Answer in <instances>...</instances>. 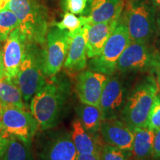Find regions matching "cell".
<instances>
[{
    "label": "cell",
    "instance_id": "1",
    "mask_svg": "<svg viewBox=\"0 0 160 160\" xmlns=\"http://www.w3.org/2000/svg\"><path fill=\"white\" fill-rule=\"evenodd\" d=\"M70 91L68 80L56 75L50 77L45 85L33 96L30 109L40 130L48 131L60 122Z\"/></svg>",
    "mask_w": 160,
    "mask_h": 160
},
{
    "label": "cell",
    "instance_id": "2",
    "mask_svg": "<svg viewBox=\"0 0 160 160\" xmlns=\"http://www.w3.org/2000/svg\"><path fill=\"white\" fill-rule=\"evenodd\" d=\"M8 8L19 20V29L28 42L43 46L48 32L47 8L38 0H11Z\"/></svg>",
    "mask_w": 160,
    "mask_h": 160
},
{
    "label": "cell",
    "instance_id": "3",
    "mask_svg": "<svg viewBox=\"0 0 160 160\" xmlns=\"http://www.w3.org/2000/svg\"><path fill=\"white\" fill-rule=\"evenodd\" d=\"M156 5L153 0H125L120 20L131 41L150 43L153 39L157 29Z\"/></svg>",
    "mask_w": 160,
    "mask_h": 160
},
{
    "label": "cell",
    "instance_id": "4",
    "mask_svg": "<svg viewBox=\"0 0 160 160\" xmlns=\"http://www.w3.org/2000/svg\"><path fill=\"white\" fill-rule=\"evenodd\" d=\"M158 91L157 81L149 76L141 80L128 93L121 117L131 129L147 127L150 110Z\"/></svg>",
    "mask_w": 160,
    "mask_h": 160
},
{
    "label": "cell",
    "instance_id": "5",
    "mask_svg": "<svg viewBox=\"0 0 160 160\" xmlns=\"http://www.w3.org/2000/svg\"><path fill=\"white\" fill-rule=\"evenodd\" d=\"M45 70V50L42 46L28 42L16 79L25 103L32 98L46 82Z\"/></svg>",
    "mask_w": 160,
    "mask_h": 160
},
{
    "label": "cell",
    "instance_id": "6",
    "mask_svg": "<svg viewBox=\"0 0 160 160\" xmlns=\"http://www.w3.org/2000/svg\"><path fill=\"white\" fill-rule=\"evenodd\" d=\"M131 41L127 28L119 19L101 53L89 62L90 69L108 76L113 75L117 71L118 60Z\"/></svg>",
    "mask_w": 160,
    "mask_h": 160
},
{
    "label": "cell",
    "instance_id": "7",
    "mask_svg": "<svg viewBox=\"0 0 160 160\" xmlns=\"http://www.w3.org/2000/svg\"><path fill=\"white\" fill-rule=\"evenodd\" d=\"M38 128L37 120L26 109L11 105L2 106L0 131L5 138L17 137L31 146Z\"/></svg>",
    "mask_w": 160,
    "mask_h": 160
},
{
    "label": "cell",
    "instance_id": "8",
    "mask_svg": "<svg viewBox=\"0 0 160 160\" xmlns=\"http://www.w3.org/2000/svg\"><path fill=\"white\" fill-rule=\"evenodd\" d=\"M160 55L149 43L131 41L118 60L117 70L122 73L156 71Z\"/></svg>",
    "mask_w": 160,
    "mask_h": 160
},
{
    "label": "cell",
    "instance_id": "9",
    "mask_svg": "<svg viewBox=\"0 0 160 160\" xmlns=\"http://www.w3.org/2000/svg\"><path fill=\"white\" fill-rule=\"evenodd\" d=\"M71 37L69 32L53 27L48 32L45 50V70L47 77L59 73L68 53Z\"/></svg>",
    "mask_w": 160,
    "mask_h": 160
},
{
    "label": "cell",
    "instance_id": "10",
    "mask_svg": "<svg viewBox=\"0 0 160 160\" xmlns=\"http://www.w3.org/2000/svg\"><path fill=\"white\" fill-rule=\"evenodd\" d=\"M128 93L125 85L118 77L109 76L99 102L103 120L117 118L125 106Z\"/></svg>",
    "mask_w": 160,
    "mask_h": 160
},
{
    "label": "cell",
    "instance_id": "11",
    "mask_svg": "<svg viewBox=\"0 0 160 160\" xmlns=\"http://www.w3.org/2000/svg\"><path fill=\"white\" fill-rule=\"evenodd\" d=\"M27 43V39L19 28L10 33L2 50L4 77L16 81Z\"/></svg>",
    "mask_w": 160,
    "mask_h": 160
},
{
    "label": "cell",
    "instance_id": "12",
    "mask_svg": "<svg viewBox=\"0 0 160 160\" xmlns=\"http://www.w3.org/2000/svg\"><path fill=\"white\" fill-rule=\"evenodd\" d=\"M78 152L68 131H57L44 142L40 150L42 160H78Z\"/></svg>",
    "mask_w": 160,
    "mask_h": 160
},
{
    "label": "cell",
    "instance_id": "13",
    "mask_svg": "<svg viewBox=\"0 0 160 160\" xmlns=\"http://www.w3.org/2000/svg\"><path fill=\"white\" fill-rule=\"evenodd\" d=\"M83 15L79 19L82 26L119 20L125 0H88Z\"/></svg>",
    "mask_w": 160,
    "mask_h": 160
},
{
    "label": "cell",
    "instance_id": "14",
    "mask_svg": "<svg viewBox=\"0 0 160 160\" xmlns=\"http://www.w3.org/2000/svg\"><path fill=\"white\" fill-rule=\"evenodd\" d=\"M109 76L86 70L79 73L77 79L76 91L82 103L99 105L100 98Z\"/></svg>",
    "mask_w": 160,
    "mask_h": 160
},
{
    "label": "cell",
    "instance_id": "15",
    "mask_svg": "<svg viewBox=\"0 0 160 160\" xmlns=\"http://www.w3.org/2000/svg\"><path fill=\"white\" fill-rule=\"evenodd\" d=\"M99 132L106 145L126 152H131L134 136L133 131L124 121L117 118L103 120Z\"/></svg>",
    "mask_w": 160,
    "mask_h": 160
},
{
    "label": "cell",
    "instance_id": "16",
    "mask_svg": "<svg viewBox=\"0 0 160 160\" xmlns=\"http://www.w3.org/2000/svg\"><path fill=\"white\" fill-rule=\"evenodd\" d=\"M87 30L88 25H85L74 33H69L71 42L64 67L66 70L73 73L83 71L87 66Z\"/></svg>",
    "mask_w": 160,
    "mask_h": 160
},
{
    "label": "cell",
    "instance_id": "17",
    "mask_svg": "<svg viewBox=\"0 0 160 160\" xmlns=\"http://www.w3.org/2000/svg\"><path fill=\"white\" fill-rule=\"evenodd\" d=\"M119 20L108 22L88 25L86 35V51L89 59L97 57L101 53L104 45L117 27Z\"/></svg>",
    "mask_w": 160,
    "mask_h": 160
},
{
    "label": "cell",
    "instance_id": "18",
    "mask_svg": "<svg viewBox=\"0 0 160 160\" xmlns=\"http://www.w3.org/2000/svg\"><path fill=\"white\" fill-rule=\"evenodd\" d=\"M71 134L78 154L101 153L103 146L100 144L97 135H93L86 131L79 119H76L73 122Z\"/></svg>",
    "mask_w": 160,
    "mask_h": 160
},
{
    "label": "cell",
    "instance_id": "19",
    "mask_svg": "<svg viewBox=\"0 0 160 160\" xmlns=\"http://www.w3.org/2000/svg\"><path fill=\"white\" fill-rule=\"evenodd\" d=\"M133 131L131 154L136 160H150L152 158L154 131L148 127L137 128Z\"/></svg>",
    "mask_w": 160,
    "mask_h": 160
},
{
    "label": "cell",
    "instance_id": "20",
    "mask_svg": "<svg viewBox=\"0 0 160 160\" xmlns=\"http://www.w3.org/2000/svg\"><path fill=\"white\" fill-rule=\"evenodd\" d=\"M23 97L15 80L4 77L0 79V104L26 109Z\"/></svg>",
    "mask_w": 160,
    "mask_h": 160
},
{
    "label": "cell",
    "instance_id": "21",
    "mask_svg": "<svg viewBox=\"0 0 160 160\" xmlns=\"http://www.w3.org/2000/svg\"><path fill=\"white\" fill-rule=\"evenodd\" d=\"M80 122L86 131L93 135H97L103 121L102 113L99 106L83 104L78 108Z\"/></svg>",
    "mask_w": 160,
    "mask_h": 160
},
{
    "label": "cell",
    "instance_id": "22",
    "mask_svg": "<svg viewBox=\"0 0 160 160\" xmlns=\"http://www.w3.org/2000/svg\"><path fill=\"white\" fill-rule=\"evenodd\" d=\"M30 147L18 138L10 137L2 157V160H33Z\"/></svg>",
    "mask_w": 160,
    "mask_h": 160
},
{
    "label": "cell",
    "instance_id": "23",
    "mask_svg": "<svg viewBox=\"0 0 160 160\" xmlns=\"http://www.w3.org/2000/svg\"><path fill=\"white\" fill-rule=\"evenodd\" d=\"M19 20L11 10L8 8L0 11V42H5L13 30L19 28Z\"/></svg>",
    "mask_w": 160,
    "mask_h": 160
},
{
    "label": "cell",
    "instance_id": "24",
    "mask_svg": "<svg viewBox=\"0 0 160 160\" xmlns=\"http://www.w3.org/2000/svg\"><path fill=\"white\" fill-rule=\"evenodd\" d=\"M53 25L61 30H66L69 33H74L82 27L79 17H77L75 14L70 12H67L64 15L62 21L53 23Z\"/></svg>",
    "mask_w": 160,
    "mask_h": 160
},
{
    "label": "cell",
    "instance_id": "25",
    "mask_svg": "<svg viewBox=\"0 0 160 160\" xmlns=\"http://www.w3.org/2000/svg\"><path fill=\"white\" fill-rule=\"evenodd\" d=\"M130 154V152L105 144L102 148L100 156L101 160H128Z\"/></svg>",
    "mask_w": 160,
    "mask_h": 160
},
{
    "label": "cell",
    "instance_id": "26",
    "mask_svg": "<svg viewBox=\"0 0 160 160\" xmlns=\"http://www.w3.org/2000/svg\"><path fill=\"white\" fill-rule=\"evenodd\" d=\"M147 127L152 131L160 129V97L158 95L154 98L150 110Z\"/></svg>",
    "mask_w": 160,
    "mask_h": 160
},
{
    "label": "cell",
    "instance_id": "27",
    "mask_svg": "<svg viewBox=\"0 0 160 160\" xmlns=\"http://www.w3.org/2000/svg\"><path fill=\"white\" fill-rule=\"evenodd\" d=\"M66 10L73 14L83 13L88 0H64Z\"/></svg>",
    "mask_w": 160,
    "mask_h": 160
},
{
    "label": "cell",
    "instance_id": "28",
    "mask_svg": "<svg viewBox=\"0 0 160 160\" xmlns=\"http://www.w3.org/2000/svg\"><path fill=\"white\" fill-rule=\"evenodd\" d=\"M152 158L153 159L160 160V129L154 131Z\"/></svg>",
    "mask_w": 160,
    "mask_h": 160
},
{
    "label": "cell",
    "instance_id": "29",
    "mask_svg": "<svg viewBox=\"0 0 160 160\" xmlns=\"http://www.w3.org/2000/svg\"><path fill=\"white\" fill-rule=\"evenodd\" d=\"M101 153H85L79 154L78 160H101Z\"/></svg>",
    "mask_w": 160,
    "mask_h": 160
},
{
    "label": "cell",
    "instance_id": "30",
    "mask_svg": "<svg viewBox=\"0 0 160 160\" xmlns=\"http://www.w3.org/2000/svg\"><path fill=\"white\" fill-rule=\"evenodd\" d=\"M8 140V139L4 137L2 131H0V158L2 157L4 151L5 150V147L7 145Z\"/></svg>",
    "mask_w": 160,
    "mask_h": 160
},
{
    "label": "cell",
    "instance_id": "31",
    "mask_svg": "<svg viewBox=\"0 0 160 160\" xmlns=\"http://www.w3.org/2000/svg\"><path fill=\"white\" fill-rule=\"evenodd\" d=\"M4 77V65H3V53L2 50L0 47V79Z\"/></svg>",
    "mask_w": 160,
    "mask_h": 160
},
{
    "label": "cell",
    "instance_id": "32",
    "mask_svg": "<svg viewBox=\"0 0 160 160\" xmlns=\"http://www.w3.org/2000/svg\"><path fill=\"white\" fill-rule=\"evenodd\" d=\"M10 2H11V0H0V11L8 8Z\"/></svg>",
    "mask_w": 160,
    "mask_h": 160
},
{
    "label": "cell",
    "instance_id": "33",
    "mask_svg": "<svg viewBox=\"0 0 160 160\" xmlns=\"http://www.w3.org/2000/svg\"><path fill=\"white\" fill-rule=\"evenodd\" d=\"M156 71L157 73V77H158V83L160 85V59L159 60V62L157 64V68H156Z\"/></svg>",
    "mask_w": 160,
    "mask_h": 160
},
{
    "label": "cell",
    "instance_id": "34",
    "mask_svg": "<svg viewBox=\"0 0 160 160\" xmlns=\"http://www.w3.org/2000/svg\"><path fill=\"white\" fill-rule=\"evenodd\" d=\"M157 26H158V29H159V34H160V14H159V18H158L157 19Z\"/></svg>",
    "mask_w": 160,
    "mask_h": 160
},
{
    "label": "cell",
    "instance_id": "35",
    "mask_svg": "<svg viewBox=\"0 0 160 160\" xmlns=\"http://www.w3.org/2000/svg\"><path fill=\"white\" fill-rule=\"evenodd\" d=\"M153 2H154V3L156 4V5L159 6L160 7V0H153Z\"/></svg>",
    "mask_w": 160,
    "mask_h": 160
},
{
    "label": "cell",
    "instance_id": "36",
    "mask_svg": "<svg viewBox=\"0 0 160 160\" xmlns=\"http://www.w3.org/2000/svg\"><path fill=\"white\" fill-rule=\"evenodd\" d=\"M2 105L0 104V119H1V116H2Z\"/></svg>",
    "mask_w": 160,
    "mask_h": 160
},
{
    "label": "cell",
    "instance_id": "37",
    "mask_svg": "<svg viewBox=\"0 0 160 160\" xmlns=\"http://www.w3.org/2000/svg\"><path fill=\"white\" fill-rule=\"evenodd\" d=\"M159 97H160V95H159Z\"/></svg>",
    "mask_w": 160,
    "mask_h": 160
}]
</instances>
